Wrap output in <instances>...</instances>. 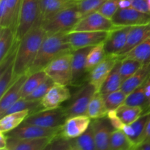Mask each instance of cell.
I'll list each match as a JSON object with an SVG mask.
<instances>
[{
	"instance_id": "6da1fadb",
	"label": "cell",
	"mask_w": 150,
	"mask_h": 150,
	"mask_svg": "<svg viewBox=\"0 0 150 150\" xmlns=\"http://www.w3.org/2000/svg\"><path fill=\"white\" fill-rule=\"evenodd\" d=\"M46 35L40 26H35L19 41L14 61L13 82L21 76L27 75Z\"/></svg>"
},
{
	"instance_id": "7a4b0ae2",
	"label": "cell",
	"mask_w": 150,
	"mask_h": 150,
	"mask_svg": "<svg viewBox=\"0 0 150 150\" xmlns=\"http://www.w3.org/2000/svg\"><path fill=\"white\" fill-rule=\"evenodd\" d=\"M67 33L47 35L40 45L38 55L27 72L28 76L42 71L54 59L73 51L68 42Z\"/></svg>"
},
{
	"instance_id": "3957f363",
	"label": "cell",
	"mask_w": 150,
	"mask_h": 150,
	"mask_svg": "<svg viewBox=\"0 0 150 150\" xmlns=\"http://www.w3.org/2000/svg\"><path fill=\"white\" fill-rule=\"evenodd\" d=\"M82 18L77 5L64 9L41 23L40 26L47 35L69 33Z\"/></svg>"
},
{
	"instance_id": "277c9868",
	"label": "cell",
	"mask_w": 150,
	"mask_h": 150,
	"mask_svg": "<svg viewBox=\"0 0 150 150\" xmlns=\"http://www.w3.org/2000/svg\"><path fill=\"white\" fill-rule=\"evenodd\" d=\"M40 0H22L16 40L20 41L26 33L36 26L40 17Z\"/></svg>"
},
{
	"instance_id": "5b68a950",
	"label": "cell",
	"mask_w": 150,
	"mask_h": 150,
	"mask_svg": "<svg viewBox=\"0 0 150 150\" xmlns=\"http://www.w3.org/2000/svg\"><path fill=\"white\" fill-rule=\"evenodd\" d=\"M73 52L66 53L57 57L44 69L47 76L56 83L64 86L71 84Z\"/></svg>"
},
{
	"instance_id": "8992f818",
	"label": "cell",
	"mask_w": 150,
	"mask_h": 150,
	"mask_svg": "<svg viewBox=\"0 0 150 150\" xmlns=\"http://www.w3.org/2000/svg\"><path fill=\"white\" fill-rule=\"evenodd\" d=\"M97 92L95 86L86 81L71 97L70 102L64 107L67 119L76 116H87V109L90 100Z\"/></svg>"
},
{
	"instance_id": "52a82bcc",
	"label": "cell",
	"mask_w": 150,
	"mask_h": 150,
	"mask_svg": "<svg viewBox=\"0 0 150 150\" xmlns=\"http://www.w3.org/2000/svg\"><path fill=\"white\" fill-rule=\"evenodd\" d=\"M67 117L64 107L42 110L30 114L23 122L46 128H57L63 125Z\"/></svg>"
},
{
	"instance_id": "ba28073f",
	"label": "cell",
	"mask_w": 150,
	"mask_h": 150,
	"mask_svg": "<svg viewBox=\"0 0 150 150\" xmlns=\"http://www.w3.org/2000/svg\"><path fill=\"white\" fill-rule=\"evenodd\" d=\"M118 26L111 19L107 18L98 12L83 16L72 29L73 32H111Z\"/></svg>"
},
{
	"instance_id": "9c48e42d",
	"label": "cell",
	"mask_w": 150,
	"mask_h": 150,
	"mask_svg": "<svg viewBox=\"0 0 150 150\" xmlns=\"http://www.w3.org/2000/svg\"><path fill=\"white\" fill-rule=\"evenodd\" d=\"M61 127L46 128L23 122L14 130L5 133L7 138L20 139H35L53 138L60 134Z\"/></svg>"
},
{
	"instance_id": "30bf717a",
	"label": "cell",
	"mask_w": 150,
	"mask_h": 150,
	"mask_svg": "<svg viewBox=\"0 0 150 150\" xmlns=\"http://www.w3.org/2000/svg\"><path fill=\"white\" fill-rule=\"evenodd\" d=\"M109 32H73L67 34V40L73 51L93 47L104 42Z\"/></svg>"
},
{
	"instance_id": "8fae6325",
	"label": "cell",
	"mask_w": 150,
	"mask_h": 150,
	"mask_svg": "<svg viewBox=\"0 0 150 150\" xmlns=\"http://www.w3.org/2000/svg\"><path fill=\"white\" fill-rule=\"evenodd\" d=\"M92 48L86 47L73 52L71 86H80L88 81V72L86 68V57Z\"/></svg>"
},
{
	"instance_id": "7c38bea8",
	"label": "cell",
	"mask_w": 150,
	"mask_h": 150,
	"mask_svg": "<svg viewBox=\"0 0 150 150\" xmlns=\"http://www.w3.org/2000/svg\"><path fill=\"white\" fill-rule=\"evenodd\" d=\"M111 21L117 26H134L150 23V13H142L133 7L119 9Z\"/></svg>"
},
{
	"instance_id": "4fadbf2b",
	"label": "cell",
	"mask_w": 150,
	"mask_h": 150,
	"mask_svg": "<svg viewBox=\"0 0 150 150\" xmlns=\"http://www.w3.org/2000/svg\"><path fill=\"white\" fill-rule=\"evenodd\" d=\"M132 26H118L108 33L104 41L106 56H120L127 42L128 34Z\"/></svg>"
},
{
	"instance_id": "5bb4252c",
	"label": "cell",
	"mask_w": 150,
	"mask_h": 150,
	"mask_svg": "<svg viewBox=\"0 0 150 150\" xmlns=\"http://www.w3.org/2000/svg\"><path fill=\"white\" fill-rule=\"evenodd\" d=\"M120 58L121 57L119 56H105L101 62L89 72L87 81L95 86L97 92L100 90L103 82Z\"/></svg>"
},
{
	"instance_id": "9a60e30c",
	"label": "cell",
	"mask_w": 150,
	"mask_h": 150,
	"mask_svg": "<svg viewBox=\"0 0 150 150\" xmlns=\"http://www.w3.org/2000/svg\"><path fill=\"white\" fill-rule=\"evenodd\" d=\"M97 150H110V139L114 129L108 117L95 119L91 121Z\"/></svg>"
},
{
	"instance_id": "2e32d148",
	"label": "cell",
	"mask_w": 150,
	"mask_h": 150,
	"mask_svg": "<svg viewBox=\"0 0 150 150\" xmlns=\"http://www.w3.org/2000/svg\"><path fill=\"white\" fill-rule=\"evenodd\" d=\"M91 124L88 116H76L67 119L60 130V135L65 139H73L83 134Z\"/></svg>"
},
{
	"instance_id": "e0dca14e",
	"label": "cell",
	"mask_w": 150,
	"mask_h": 150,
	"mask_svg": "<svg viewBox=\"0 0 150 150\" xmlns=\"http://www.w3.org/2000/svg\"><path fill=\"white\" fill-rule=\"evenodd\" d=\"M70 89L67 86L55 83L40 100L41 105L44 110L52 109L59 107L62 103L70 100Z\"/></svg>"
},
{
	"instance_id": "ac0fdd59",
	"label": "cell",
	"mask_w": 150,
	"mask_h": 150,
	"mask_svg": "<svg viewBox=\"0 0 150 150\" xmlns=\"http://www.w3.org/2000/svg\"><path fill=\"white\" fill-rule=\"evenodd\" d=\"M28 76V75L25 74L19 77L10 85L3 96L0 98V117H2L8 108L21 98L22 87Z\"/></svg>"
},
{
	"instance_id": "d6986e66",
	"label": "cell",
	"mask_w": 150,
	"mask_h": 150,
	"mask_svg": "<svg viewBox=\"0 0 150 150\" xmlns=\"http://www.w3.org/2000/svg\"><path fill=\"white\" fill-rule=\"evenodd\" d=\"M79 0H40V17L36 26L53 15L69 7L77 5Z\"/></svg>"
},
{
	"instance_id": "ffe728a7",
	"label": "cell",
	"mask_w": 150,
	"mask_h": 150,
	"mask_svg": "<svg viewBox=\"0 0 150 150\" xmlns=\"http://www.w3.org/2000/svg\"><path fill=\"white\" fill-rule=\"evenodd\" d=\"M150 118V113L143 114L137 120L130 125H125L122 130L135 146H138L143 141L146 125Z\"/></svg>"
},
{
	"instance_id": "44dd1931",
	"label": "cell",
	"mask_w": 150,
	"mask_h": 150,
	"mask_svg": "<svg viewBox=\"0 0 150 150\" xmlns=\"http://www.w3.org/2000/svg\"><path fill=\"white\" fill-rule=\"evenodd\" d=\"M150 38V23L132 26L127 37V42L119 57H124L133 48Z\"/></svg>"
},
{
	"instance_id": "7402d4cb",
	"label": "cell",
	"mask_w": 150,
	"mask_h": 150,
	"mask_svg": "<svg viewBox=\"0 0 150 150\" xmlns=\"http://www.w3.org/2000/svg\"><path fill=\"white\" fill-rule=\"evenodd\" d=\"M54 139V137L35 139L7 138V148L9 150H42Z\"/></svg>"
},
{
	"instance_id": "603a6c76",
	"label": "cell",
	"mask_w": 150,
	"mask_h": 150,
	"mask_svg": "<svg viewBox=\"0 0 150 150\" xmlns=\"http://www.w3.org/2000/svg\"><path fill=\"white\" fill-rule=\"evenodd\" d=\"M150 78V62L144 64L129 79L125 81L121 86V89L127 95L137 88L140 87Z\"/></svg>"
},
{
	"instance_id": "cb8c5ba5",
	"label": "cell",
	"mask_w": 150,
	"mask_h": 150,
	"mask_svg": "<svg viewBox=\"0 0 150 150\" xmlns=\"http://www.w3.org/2000/svg\"><path fill=\"white\" fill-rule=\"evenodd\" d=\"M31 114L29 110H24L18 112L6 114L1 117L0 120V132L7 133L14 130L23 122Z\"/></svg>"
},
{
	"instance_id": "d4e9b609",
	"label": "cell",
	"mask_w": 150,
	"mask_h": 150,
	"mask_svg": "<svg viewBox=\"0 0 150 150\" xmlns=\"http://www.w3.org/2000/svg\"><path fill=\"white\" fill-rule=\"evenodd\" d=\"M122 58V57H121L120 60L117 62V64H115L114 68L112 69L111 73L107 77V79H105V81L101 86L100 90L98 91L102 95H107V94L111 93L113 92L121 89L122 81L121 76H120V67Z\"/></svg>"
},
{
	"instance_id": "484cf974",
	"label": "cell",
	"mask_w": 150,
	"mask_h": 150,
	"mask_svg": "<svg viewBox=\"0 0 150 150\" xmlns=\"http://www.w3.org/2000/svg\"><path fill=\"white\" fill-rule=\"evenodd\" d=\"M72 150H97L95 137L92 126L89 125L87 130L79 137L69 139Z\"/></svg>"
},
{
	"instance_id": "4316f807",
	"label": "cell",
	"mask_w": 150,
	"mask_h": 150,
	"mask_svg": "<svg viewBox=\"0 0 150 150\" xmlns=\"http://www.w3.org/2000/svg\"><path fill=\"white\" fill-rule=\"evenodd\" d=\"M108 111L105 108L103 95L96 92L92 97L87 109V116L91 120L103 118L107 117Z\"/></svg>"
},
{
	"instance_id": "83f0119b",
	"label": "cell",
	"mask_w": 150,
	"mask_h": 150,
	"mask_svg": "<svg viewBox=\"0 0 150 150\" xmlns=\"http://www.w3.org/2000/svg\"><path fill=\"white\" fill-rule=\"evenodd\" d=\"M16 40L15 33L10 27L0 29V62L3 61L13 48Z\"/></svg>"
},
{
	"instance_id": "f1b7e54d",
	"label": "cell",
	"mask_w": 150,
	"mask_h": 150,
	"mask_svg": "<svg viewBox=\"0 0 150 150\" xmlns=\"http://www.w3.org/2000/svg\"><path fill=\"white\" fill-rule=\"evenodd\" d=\"M117 114L122 122L125 125H130L137 120L142 115H143V108L139 106L122 104L116 109Z\"/></svg>"
},
{
	"instance_id": "f546056e",
	"label": "cell",
	"mask_w": 150,
	"mask_h": 150,
	"mask_svg": "<svg viewBox=\"0 0 150 150\" xmlns=\"http://www.w3.org/2000/svg\"><path fill=\"white\" fill-rule=\"evenodd\" d=\"M136 146L120 130H114L110 139V150H134Z\"/></svg>"
},
{
	"instance_id": "4dcf8cb0",
	"label": "cell",
	"mask_w": 150,
	"mask_h": 150,
	"mask_svg": "<svg viewBox=\"0 0 150 150\" xmlns=\"http://www.w3.org/2000/svg\"><path fill=\"white\" fill-rule=\"evenodd\" d=\"M48 76L44 70L37 72L28 76L21 89V98H26L29 96L40 83L48 79Z\"/></svg>"
},
{
	"instance_id": "1f68e13d",
	"label": "cell",
	"mask_w": 150,
	"mask_h": 150,
	"mask_svg": "<svg viewBox=\"0 0 150 150\" xmlns=\"http://www.w3.org/2000/svg\"><path fill=\"white\" fill-rule=\"evenodd\" d=\"M122 57H129L138 60L142 64L150 62V38L133 48Z\"/></svg>"
},
{
	"instance_id": "d6a6232c",
	"label": "cell",
	"mask_w": 150,
	"mask_h": 150,
	"mask_svg": "<svg viewBox=\"0 0 150 150\" xmlns=\"http://www.w3.org/2000/svg\"><path fill=\"white\" fill-rule=\"evenodd\" d=\"M142 65L143 64L138 60L129 57H122L120 67V73L122 83L131 77Z\"/></svg>"
},
{
	"instance_id": "836d02e7",
	"label": "cell",
	"mask_w": 150,
	"mask_h": 150,
	"mask_svg": "<svg viewBox=\"0 0 150 150\" xmlns=\"http://www.w3.org/2000/svg\"><path fill=\"white\" fill-rule=\"evenodd\" d=\"M106 54L104 49L103 42L93 46L86 57V68L88 73L92 68L104 59Z\"/></svg>"
},
{
	"instance_id": "e575fe53",
	"label": "cell",
	"mask_w": 150,
	"mask_h": 150,
	"mask_svg": "<svg viewBox=\"0 0 150 150\" xmlns=\"http://www.w3.org/2000/svg\"><path fill=\"white\" fill-rule=\"evenodd\" d=\"M127 96V94L123 92L122 89L103 95L104 103H105L107 111L116 110L120 105L124 104Z\"/></svg>"
},
{
	"instance_id": "d590c367",
	"label": "cell",
	"mask_w": 150,
	"mask_h": 150,
	"mask_svg": "<svg viewBox=\"0 0 150 150\" xmlns=\"http://www.w3.org/2000/svg\"><path fill=\"white\" fill-rule=\"evenodd\" d=\"M124 104L132 105V106L142 107L143 108L144 114L146 108V105H147L146 97H145L144 84L141 86L140 87L135 89L132 92H130V94H128Z\"/></svg>"
},
{
	"instance_id": "8d00e7d4",
	"label": "cell",
	"mask_w": 150,
	"mask_h": 150,
	"mask_svg": "<svg viewBox=\"0 0 150 150\" xmlns=\"http://www.w3.org/2000/svg\"><path fill=\"white\" fill-rule=\"evenodd\" d=\"M22 0H6L7 10H8V19L10 27L16 35V28L18 21L19 13Z\"/></svg>"
},
{
	"instance_id": "74e56055",
	"label": "cell",
	"mask_w": 150,
	"mask_h": 150,
	"mask_svg": "<svg viewBox=\"0 0 150 150\" xmlns=\"http://www.w3.org/2000/svg\"><path fill=\"white\" fill-rule=\"evenodd\" d=\"M14 61L11 62L2 71L0 72V98L3 96L10 85L13 83Z\"/></svg>"
},
{
	"instance_id": "f35d334b",
	"label": "cell",
	"mask_w": 150,
	"mask_h": 150,
	"mask_svg": "<svg viewBox=\"0 0 150 150\" xmlns=\"http://www.w3.org/2000/svg\"><path fill=\"white\" fill-rule=\"evenodd\" d=\"M105 1L106 0H79L77 7L83 17L98 12Z\"/></svg>"
},
{
	"instance_id": "ab89813d",
	"label": "cell",
	"mask_w": 150,
	"mask_h": 150,
	"mask_svg": "<svg viewBox=\"0 0 150 150\" xmlns=\"http://www.w3.org/2000/svg\"><path fill=\"white\" fill-rule=\"evenodd\" d=\"M54 84H55V82L51 78L48 77L46 80H45L42 83H40L35 89V91L32 92L25 99L30 101H40Z\"/></svg>"
},
{
	"instance_id": "60d3db41",
	"label": "cell",
	"mask_w": 150,
	"mask_h": 150,
	"mask_svg": "<svg viewBox=\"0 0 150 150\" xmlns=\"http://www.w3.org/2000/svg\"><path fill=\"white\" fill-rule=\"evenodd\" d=\"M119 1L120 0H106L98 12L107 18L111 19L120 9Z\"/></svg>"
},
{
	"instance_id": "b9f144b4",
	"label": "cell",
	"mask_w": 150,
	"mask_h": 150,
	"mask_svg": "<svg viewBox=\"0 0 150 150\" xmlns=\"http://www.w3.org/2000/svg\"><path fill=\"white\" fill-rule=\"evenodd\" d=\"M51 150H72L70 140L58 135L51 142Z\"/></svg>"
},
{
	"instance_id": "7bdbcfd3",
	"label": "cell",
	"mask_w": 150,
	"mask_h": 150,
	"mask_svg": "<svg viewBox=\"0 0 150 150\" xmlns=\"http://www.w3.org/2000/svg\"><path fill=\"white\" fill-rule=\"evenodd\" d=\"M0 26L1 27H10L6 0H0Z\"/></svg>"
},
{
	"instance_id": "ee69618b",
	"label": "cell",
	"mask_w": 150,
	"mask_h": 150,
	"mask_svg": "<svg viewBox=\"0 0 150 150\" xmlns=\"http://www.w3.org/2000/svg\"><path fill=\"white\" fill-rule=\"evenodd\" d=\"M107 117L109 120L110 123L111 124L112 127H114V130H120L122 129L123 126L125 124L122 122L120 117L117 116V111L116 110H111V111H108L107 114Z\"/></svg>"
},
{
	"instance_id": "f6af8a7d",
	"label": "cell",
	"mask_w": 150,
	"mask_h": 150,
	"mask_svg": "<svg viewBox=\"0 0 150 150\" xmlns=\"http://www.w3.org/2000/svg\"><path fill=\"white\" fill-rule=\"evenodd\" d=\"M130 1L131 3V7L142 13H150L147 0H130Z\"/></svg>"
},
{
	"instance_id": "bcb514c9",
	"label": "cell",
	"mask_w": 150,
	"mask_h": 150,
	"mask_svg": "<svg viewBox=\"0 0 150 150\" xmlns=\"http://www.w3.org/2000/svg\"><path fill=\"white\" fill-rule=\"evenodd\" d=\"M144 87L145 97H146V103H147L146 110L144 113V114H146L150 113V78L145 82L144 84Z\"/></svg>"
},
{
	"instance_id": "7dc6e473",
	"label": "cell",
	"mask_w": 150,
	"mask_h": 150,
	"mask_svg": "<svg viewBox=\"0 0 150 150\" xmlns=\"http://www.w3.org/2000/svg\"><path fill=\"white\" fill-rule=\"evenodd\" d=\"M150 142V118L149 121H148L147 125H146V130H145L144 135L143 141H142V142Z\"/></svg>"
},
{
	"instance_id": "c3c4849f",
	"label": "cell",
	"mask_w": 150,
	"mask_h": 150,
	"mask_svg": "<svg viewBox=\"0 0 150 150\" xmlns=\"http://www.w3.org/2000/svg\"><path fill=\"white\" fill-rule=\"evenodd\" d=\"M7 137L5 133L0 132V149L7 147Z\"/></svg>"
},
{
	"instance_id": "681fc988",
	"label": "cell",
	"mask_w": 150,
	"mask_h": 150,
	"mask_svg": "<svg viewBox=\"0 0 150 150\" xmlns=\"http://www.w3.org/2000/svg\"><path fill=\"white\" fill-rule=\"evenodd\" d=\"M120 9H126L131 7V3L130 0H120L119 1Z\"/></svg>"
},
{
	"instance_id": "f907efd6",
	"label": "cell",
	"mask_w": 150,
	"mask_h": 150,
	"mask_svg": "<svg viewBox=\"0 0 150 150\" xmlns=\"http://www.w3.org/2000/svg\"><path fill=\"white\" fill-rule=\"evenodd\" d=\"M136 147L139 150H150V142H142Z\"/></svg>"
},
{
	"instance_id": "816d5d0a",
	"label": "cell",
	"mask_w": 150,
	"mask_h": 150,
	"mask_svg": "<svg viewBox=\"0 0 150 150\" xmlns=\"http://www.w3.org/2000/svg\"><path fill=\"white\" fill-rule=\"evenodd\" d=\"M51 142L48 145H47L45 148L42 150H51Z\"/></svg>"
},
{
	"instance_id": "f5cc1de1",
	"label": "cell",
	"mask_w": 150,
	"mask_h": 150,
	"mask_svg": "<svg viewBox=\"0 0 150 150\" xmlns=\"http://www.w3.org/2000/svg\"><path fill=\"white\" fill-rule=\"evenodd\" d=\"M147 4H148V7H149V12H150V0H147Z\"/></svg>"
},
{
	"instance_id": "db71d44e",
	"label": "cell",
	"mask_w": 150,
	"mask_h": 150,
	"mask_svg": "<svg viewBox=\"0 0 150 150\" xmlns=\"http://www.w3.org/2000/svg\"><path fill=\"white\" fill-rule=\"evenodd\" d=\"M0 150H9V149H7V147H5V148H2V149H0Z\"/></svg>"
},
{
	"instance_id": "11a10c76",
	"label": "cell",
	"mask_w": 150,
	"mask_h": 150,
	"mask_svg": "<svg viewBox=\"0 0 150 150\" xmlns=\"http://www.w3.org/2000/svg\"><path fill=\"white\" fill-rule=\"evenodd\" d=\"M134 150H139V149H138V148L137 147H136V148H135V149Z\"/></svg>"
}]
</instances>
